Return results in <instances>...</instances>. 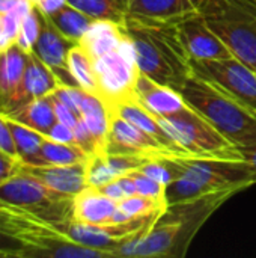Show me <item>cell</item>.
<instances>
[{
    "instance_id": "12",
    "label": "cell",
    "mask_w": 256,
    "mask_h": 258,
    "mask_svg": "<svg viewBox=\"0 0 256 258\" xmlns=\"http://www.w3.org/2000/svg\"><path fill=\"white\" fill-rule=\"evenodd\" d=\"M38 14H39V21H41V29H39V35L33 47L35 54L57 74L62 83L77 86L68 71V53L71 47L77 42L66 38L54 26V23L47 14L41 11H38Z\"/></svg>"
},
{
    "instance_id": "24",
    "label": "cell",
    "mask_w": 256,
    "mask_h": 258,
    "mask_svg": "<svg viewBox=\"0 0 256 258\" xmlns=\"http://www.w3.org/2000/svg\"><path fill=\"white\" fill-rule=\"evenodd\" d=\"M89 159V154L77 144L56 142L45 138L41 144L38 154L27 166H50V165H72L81 163Z\"/></svg>"
},
{
    "instance_id": "43",
    "label": "cell",
    "mask_w": 256,
    "mask_h": 258,
    "mask_svg": "<svg viewBox=\"0 0 256 258\" xmlns=\"http://www.w3.org/2000/svg\"><path fill=\"white\" fill-rule=\"evenodd\" d=\"M244 2H246V3H247V5L256 12V0H244Z\"/></svg>"
},
{
    "instance_id": "20",
    "label": "cell",
    "mask_w": 256,
    "mask_h": 258,
    "mask_svg": "<svg viewBox=\"0 0 256 258\" xmlns=\"http://www.w3.org/2000/svg\"><path fill=\"white\" fill-rule=\"evenodd\" d=\"M27 51L18 44L0 51V112L6 113L24 76Z\"/></svg>"
},
{
    "instance_id": "40",
    "label": "cell",
    "mask_w": 256,
    "mask_h": 258,
    "mask_svg": "<svg viewBox=\"0 0 256 258\" xmlns=\"http://www.w3.org/2000/svg\"><path fill=\"white\" fill-rule=\"evenodd\" d=\"M63 5H66V0H39L35 8L47 15H51L53 12H56L57 9H60Z\"/></svg>"
},
{
    "instance_id": "16",
    "label": "cell",
    "mask_w": 256,
    "mask_h": 258,
    "mask_svg": "<svg viewBox=\"0 0 256 258\" xmlns=\"http://www.w3.org/2000/svg\"><path fill=\"white\" fill-rule=\"evenodd\" d=\"M23 171L29 172L30 175L36 177L51 189L66 194V195H77L84 187H88V177H86V162L72 163V165H50V166H20Z\"/></svg>"
},
{
    "instance_id": "23",
    "label": "cell",
    "mask_w": 256,
    "mask_h": 258,
    "mask_svg": "<svg viewBox=\"0 0 256 258\" xmlns=\"http://www.w3.org/2000/svg\"><path fill=\"white\" fill-rule=\"evenodd\" d=\"M125 39L127 38L119 24L109 21H95L86 32L80 44L86 47L94 59H98L118 48Z\"/></svg>"
},
{
    "instance_id": "36",
    "label": "cell",
    "mask_w": 256,
    "mask_h": 258,
    "mask_svg": "<svg viewBox=\"0 0 256 258\" xmlns=\"http://www.w3.org/2000/svg\"><path fill=\"white\" fill-rule=\"evenodd\" d=\"M53 101H54V110H56L57 122H62V124L74 128L78 124V121H80V115L77 112H74L71 107H68L66 104H63L59 100H56L54 97H53Z\"/></svg>"
},
{
    "instance_id": "42",
    "label": "cell",
    "mask_w": 256,
    "mask_h": 258,
    "mask_svg": "<svg viewBox=\"0 0 256 258\" xmlns=\"http://www.w3.org/2000/svg\"><path fill=\"white\" fill-rule=\"evenodd\" d=\"M11 45H14V42L11 41V38L8 36L6 30H5V26L2 23V18H0V51L9 48Z\"/></svg>"
},
{
    "instance_id": "26",
    "label": "cell",
    "mask_w": 256,
    "mask_h": 258,
    "mask_svg": "<svg viewBox=\"0 0 256 258\" xmlns=\"http://www.w3.org/2000/svg\"><path fill=\"white\" fill-rule=\"evenodd\" d=\"M66 3L95 21H109L119 26L124 24L130 11V0H66Z\"/></svg>"
},
{
    "instance_id": "38",
    "label": "cell",
    "mask_w": 256,
    "mask_h": 258,
    "mask_svg": "<svg viewBox=\"0 0 256 258\" xmlns=\"http://www.w3.org/2000/svg\"><path fill=\"white\" fill-rule=\"evenodd\" d=\"M20 166H21L20 160L0 151V183L5 181L6 178H9L11 175H14L15 172H18Z\"/></svg>"
},
{
    "instance_id": "14",
    "label": "cell",
    "mask_w": 256,
    "mask_h": 258,
    "mask_svg": "<svg viewBox=\"0 0 256 258\" xmlns=\"http://www.w3.org/2000/svg\"><path fill=\"white\" fill-rule=\"evenodd\" d=\"M60 85L62 80L57 77V74L50 67H47L35 54L33 50L27 51V62H26V70L21 85L5 115L15 112L17 109L30 103L35 98L51 95Z\"/></svg>"
},
{
    "instance_id": "18",
    "label": "cell",
    "mask_w": 256,
    "mask_h": 258,
    "mask_svg": "<svg viewBox=\"0 0 256 258\" xmlns=\"http://www.w3.org/2000/svg\"><path fill=\"white\" fill-rule=\"evenodd\" d=\"M207 0H130L128 15L178 23L201 12Z\"/></svg>"
},
{
    "instance_id": "5",
    "label": "cell",
    "mask_w": 256,
    "mask_h": 258,
    "mask_svg": "<svg viewBox=\"0 0 256 258\" xmlns=\"http://www.w3.org/2000/svg\"><path fill=\"white\" fill-rule=\"evenodd\" d=\"M72 198L51 189L21 168L0 183V200L59 227L72 219Z\"/></svg>"
},
{
    "instance_id": "28",
    "label": "cell",
    "mask_w": 256,
    "mask_h": 258,
    "mask_svg": "<svg viewBox=\"0 0 256 258\" xmlns=\"http://www.w3.org/2000/svg\"><path fill=\"white\" fill-rule=\"evenodd\" d=\"M54 26L69 39L74 42H80L86 32L91 29V26L95 23L94 18L81 12L80 9L71 6V5H63L60 9L48 15Z\"/></svg>"
},
{
    "instance_id": "21",
    "label": "cell",
    "mask_w": 256,
    "mask_h": 258,
    "mask_svg": "<svg viewBox=\"0 0 256 258\" xmlns=\"http://www.w3.org/2000/svg\"><path fill=\"white\" fill-rule=\"evenodd\" d=\"M80 118L94 136L98 145V151L104 153L110 121V107L107 101L98 94H91L84 91L80 106Z\"/></svg>"
},
{
    "instance_id": "34",
    "label": "cell",
    "mask_w": 256,
    "mask_h": 258,
    "mask_svg": "<svg viewBox=\"0 0 256 258\" xmlns=\"http://www.w3.org/2000/svg\"><path fill=\"white\" fill-rule=\"evenodd\" d=\"M24 249H26V245L21 240L0 231V254H3L5 258H21Z\"/></svg>"
},
{
    "instance_id": "45",
    "label": "cell",
    "mask_w": 256,
    "mask_h": 258,
    "mask_svg": "<svg viewBox=\"0 0 256 258\" xmlns=\"http://www.w3.org/2000/svg\"><path fill=\"white\" fill-rule=\"evenodd\" d=\"M0 258H5V255H3V254H0Z\"/></svg>"
},
{
    "instance_id": "44",
    "label": "cell",
    "mask_w": 256,
    "mask_h": 258,
    "mask_svg": "<svg viewBox=\"0 0 256 258\" xmlns=\"http://www.w3.org/2000/svg\"><path fill=\"white\" fill-rule=\"evenodd\" d=\"M29 2H30V3H32V5H33V6H35V5H36V3H38V2H39V0H29Z\"/></svg>"
},
{
    "instance_id": "39",
    "label": "cell",
    "mask_w": 256,
    "mask_h": 258,
    "mask_svg": "<svg viewBox=\"0 0 256 258\" xmlns=\"http://www.w3.org/2000/svg\"><path fill=\"white\" fill-rule=\"evenodd\" d=\"M100 189H101L107 197H110L112 200H115L116 203H119L121 200H124V198L127 197L125 192L122 190V187H121L118 178L113 180V181H110V183H107V184H104V186H101Z\"/></svg>"
},
{
    "instance_id": "19",
    "label": "cell",
    "mask_w": 256,
    "mask_h": 258,
    "mask_svg": "<svg viewBox=\"0 0 256 258\" xmlns=\"http://www.w3.org/2000/svg\"><path fill=\"white\" fill-rule=\"evenodd\" d=\"M109 107L113 109L115 112H118L121 116H124L130 122L136 124L139 128L146 132L155 141H158L170 153V156H186L177 147V144L172 141V138L166 133V130L163 128L158 116L155 113H152L149 109H146L137 100V97H131V98H127V100L118 101V103H115V104H112Z\"/></svg>"
},
{
    "instance_id": "7",
    "label": "cell",
    "mask_w": 256,
    "mask_h": 258,
    "mask_svg": "<svg viewBox=\"0 0 256 258\" xmlns=\"http://www.w3.org/2000/svg\"><path fill=\"white\" fill-rule=\"evenodd\" d=\"M158 119L186 156L229 159L234 144L192 106L170 116H158Z\"/></svg>"
},
{
    "instance_id": "41",
    "label": "cell",
    "mask_w": 256,
    "mask_h": 258,
    "mask_svg": "<svg viewBox=\"0 0 256 258\" xmlns=\"http://www.w3.org/2000/svg\"><path fill=\"white\" fill-rule=\"evenodd\" d=\"M29 0H0V14H6Z\"/></svg>"
},
{
    "instance_id": "6",
    "label": "cell",
    "mask_w": 256,
    "mask_h": 258,
    "mask_svg": "<svg viewBox=\"0 0 256 258\" xmlns=\"http://www.w3.org/2000/svg\"><path fill=\"white\" fill-rule=\"evenodd\" d=\"M172 177H189L210 192L243 190L256 183L255 172L241 160L195 157V156H161ZM172 178V180H174Z\"/></svg>"
},
{
    "instance_id": "3",
    "label": "cell",
    "mask_w": 256,
    "mask_h": 258,
    "mask_svg": "<svg viewBox=\"0 0 256 258\" xmlns=\"http://www.w3.org/2000/svg\"><path fill=\"white\" fill-rule=\"evenodd\" d=\"M181 95L234 145L256 142V112L222 88L192 74Z\"/></svg>"
},
{
    "instance_id": "25",
    "label": "cell",
    "mask_w": 256,
    "mask_h": 258,
    "mask_svg": "<svg viewBox=\"0 0 256 258\" xmlns=\"http://www.w3.org/2000/svg\"><path fill=\"white\" fill-rule=\"evenodd\" d=\"M68 71L78 88L91 94H98L95 59L80 42L74 44L68 53Z\"/></svg>"
},
{
    "instance_id": "37",
    "label": "cell",
    "mask_w": 256,
    "mask_h": 258,
    "mask_svg": "<svg viewBox=\"0 0 256 258\" xmlns=\"http://www.w3.org/2000/svg\"><path fill=\"white\" fill-rule=\"evenodd\" d=\"M50 139L56 142H63V144H75V136H74V128L68 127L62 122H56L54 127L50 130L48 136Z\"/></svg>"
},
{
    "instance_id": "33",
    "label": "cell",
    "mask_w": 256,
    "mask_h": 258,
    "mask_svg": "<svg viewBox=\"0 0 256 258\" xmlns=\"http://www.w3.org/2000/svg\"><path fill=\"white\" fill-rule=\"evenodd\" d=\"M0 151L6 153L8 156L20 160L18 157V153H17V147H15V142H14V136H12V130H11V125H9V121L8 118L0 113Z\"/></svg>"
},
{
    "instance_id": "9",
    "label": "cell",
    "mask_w": 256,
    "mask_h": 258,
    "mask_svg": "<svg viewBox=\"0 0 256 258\" xmlns=\"http://www.w3.org/2000/svg\"><path fill=\"white\" fill-rule=\"evenodd\" d=\"M95 71L98 80V95H101L109 106L136 97L139 68L128 39L110 53L95 59Z\"/></svg>"
},
{
    "instance_id": "27",
    "label": "cell",
    "mask_w": 256,
    "mask_h": 258,
    "mask_svg": "<svg viewBox=\"0 0 256 258\" xmlns=\"http://www.w3.org/2000/svg\"><path fill=\"white\" fill-rule=\"evenodd\" d=\"M167 207V201L154 200L142 195H131L125 197L118 203V209L113 215L112 224L127 222L134 218H145V216H160Z\"/></svg>"
},
{
    "instance_id": "2",
    "label": "cell",
    "mask_w": 256,
    "mask_h": 258,
    "mask_svg": "<svg viewBox=\"0 0 256 258\" xmlns=\"http://www.w3.org/2000/svg\"><path fill=\"white\" fill-rule=\"evenodd\" d=\"M121 27L133 47L139 73L181 92L193 73L178 24L127 15Z\"/></svg>"
},
{
    "instance_id": "13",
    "label": "cell",
    "mask_w": 256,
    "mask_h": 258,
    "mask_svg": "<svg viewBox=\"0 0 256 258\" xmlns=\"http://www.w3.org/2000/svg\"><path fill=\"white\" fill-rule=\"evenodd\" d=\"M177 24L180 36L192 60L223 59L234 56L226 44L207 26L201 14L187 17Z\"/></svg>"
},
{
    "instance_id": "1",
    "label": "cell",
    "mask_w": 256,
    "mask_h": 258,
    "mask_svg": "<svg viewBox=\"0 0 256 258\" xmlns=\"http://www.w3.org/2000/svg\"><path fill=\"white\" fill-rule=\"evenodd\" d=\"M237 190H222L196 200L170 204L146 228L116 251V257H184L196 233Z\"/></svg>"
},
{
    "instance_id": "31",
    "label": "cell",
    "mask_w": 256,
    "mask_h": 258,
    "mask_svg": "<svg viewBox=\"0 0 256 258\" xmlns=\"http://www.w3.org/2000/svg\"><path fill=\"white\" fill-rule=\"evenodd\" d=\"M39 29H41L39 14H38V9L33 6L32 11L24 17V20L21 23L20 33H18V38H17L15 44H18L26 51H32L33 47H35V42L38 39Z\"/></svg>"
},
{
    "instance_id": "4",
    "label": "cell",
    "mask_w": 256,
    "mask_h": 258,
    "mask_svg": "<svg viewBox=\"0 0 256 258\" xmlns=\"http://www.w3.org/2000/svg\"><path fill=\"white\" fill-rule=\"evenodd\" d=\"M199 14L234 56L256 68V12L244 0H207Z\"/></svg>"
},
{
    "instance_id": "8",
    "label": "cell",
    "mask_w": 256,
    "mask_h": 258,
    "mask_svg": "<svg viewBox=\"0 0 256 258\" xmlns=\"http://www.w3.org/2000/svg\"><path fill=\"white\" fill-rule=\"evenodd\" d=\"M192 73L222 88L256 112V68L237 56L192 60Z\"/></svg>"
},
{
    "instance_id": "35",
    "label": "cell",
    "mask_w": 256,
    "mask_h": 258,
    "mask_svg": "<svg viewBox=\"0 0 256 258\" xmlns=\"http://www.w3.org/2000/svg\"><path fill=\"white\" fill-rule=\"evenodd\" d=\"M232 159L244 162L256 175V142L246 145H234Z\"/></svg>"
},
{
    "instance_id": "32",
    "label": "cell",
    "mask_w": 256,
    "mask_h": 258,
    "mask_svg": "<svg viewBox=\"0 0 256 258\" xmlns=\"http://www.w3.org/2000/svg\"><path fill=\"white\" fill-rule=\"evenodd\" d=\"M134 180L136 184V192L137 195L154 198V200H163L166 201V186L148 175H145L140 171H134L130 174Z\"/></svg>"
},
{
    "instance_id": "10",
    "label": "cell",
    "mask_w": 256,
    "mask_h": 258,
    "mask_svg": "<svg viewBox=\"0 0 256 258\" xmlns=\"http://www.w3.org/2000/svg\"><path fill=\"white\" fill-rule=\"evenodd\" d=\"M158 216H145L134 218L127 222L119 224H104V225H91L81 224L77 221H68L60 228L72 240L109 252L112 257H116V251L125 243L131 242L134 237L142 234Z\"/></svg>"
},
{
    "instance_id": "29",
    "label": "cell",
    "mask_w": 256,
    "mask_h": 258,
    "mask_svg": "<svg viewBox=\"0 0 256 258\" xmlns=\"http://www.w3.org/2000/svg\"><path fill=\"white\" fill-rule=\"evenodd\" d=\"M6 116V115H5ZM8 118V116H6ZM11 130H12V136H14V142L17 147V153L20 157V163L21 165H27L32 162V159L38 154L42 141L45 139L44 135L8 118Z\"/></svg>"
},
{
    "instance_id": "30",
    "label": "cell",
    "mask_w": 256,
    "mask_h": 258,
    "mask_svg": "<svg viewBox=\"0 0 256 258\" xmlns=\"http://www.w3.org/2000/svg\"><path fill=\"white\" fill-rule=\"evenodd\" d=\"M86 177H88V184L95 187H101L119 178L115 169L112 168L106 153L89 156V159L86 160Z\"/></svg>"
},
{
    "instance_id": "15",
    "label": "cell",
    "mask_w": 256,
    "mask_h": 258,
    "mask_svg": "<svg viewBox=\"0 0 256 258\" xmlns=\"http://www.w3.org/2000/svg\"><path fill=\"white\" fill-rule=\"evenodd\" d=\"M136 97L146 109L158 116H170L190 107L181 92L160 85L140 73L136 80Z\"/></svg>"
},
{
    "instance_id": "17",
    "label": "cell",
    "mask_w": 256,
    "mask_h": 258,
    "mask_svg": "<svg viewBox=\"0 0 256 258\" xmlns=\"http://www.w3.org/2000/svg\"><path fill=\"white\" fill-rule=\"evenodd\" d=\"M118 203L100 187L88 186L72 198V221L91 225L112 224Z\"/></svg>"
},
{
    "instance_id": "11",
    "label": "cell",
    "mask_w": 256,
    "mask_h": 258,
    "mask_svg": "<svg viewBox=\"0 0 256 258\" xmlns=\"http://www.w3.org/2000/svg\"><path fill=\"white\" fill-rule=\"evenodd\" d=\"M106 154H130L140 157H161L170 153L152 136L130 122L118 112L110 109L109 135L106 142Z\"/></svg>"
},
{
    "instance_id": "22",
    "label": "cell",
    "mask_w": 256,
    "mask_h": 258,
    "mask_svg": "<svg viewBox=\"0 0 256 258\" xmlns=\"http://www.w3.org/2000/svg\"><path fill=\"white\" fill-rule=\"evenodd\" d=\"M6 116L23 124V125H26V127H29V128H32V130H35V132H38V133H41V135H44L45 138L48 136L50 130L57 122L53 95L35 98L30 103L17 109L15 112L8 113Z\"/></svg>"
}]
</instances>
